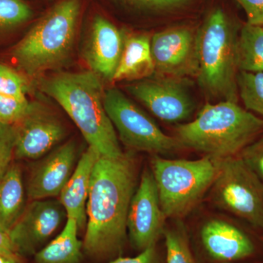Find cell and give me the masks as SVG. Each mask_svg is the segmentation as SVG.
<instances>
[{"label":"cell","instance_id":"6da1fadb","mask_svg":"<svg viewBox=\"0 0 263 263\" xmlns=\"http://www.w3.org/2000/svg\"><path fill=\"white\" fill-rule=\"evenodd\" d=\"M137 186L133 156H99L95 162L86 204V231L83 249L91 258L117 257L127 239V221Z\"/></svg>","mask_w":263,"mask_h":263},{"label":"cell","instance_id":"8fae6325","mask_svg":"<svg viewBox=\"0 0 263 263\" xmlns=\"http://www.w3.org/2000/svg\"><path fill=\"white\" fill-rule=\"evenodd\" d=\"M151 50L158 76H197V32L192 29L176 27L156 33L151 39Z\"/></svg>","mask_w":263,"mask_h":263},{"label":"cell","instance_id":"f1b7e54d","mask_svg":"<svg viewBox=\"0 0 263 263\" xmlns=\"http://www.w3.org/2000/svg\"><path fill=\"white\" fill-rule=\"evenodd\" d=\"M245 10L247 23L263 26V0H237Z\"/></svg>","mask_w":263,"mask_h":263},{"label":"cell","instance_id":"5bb4252c","mask_svg":"<svg viewBox=\"0 0 263 263\" xmlns=\"http://www.w3.org/2000/svg\"><path fill=\"white\" fill-rule=\"evenodd\" d=\"M77 146L68 141L41 160L33 168L27 184L31 200L60 197L77 164Z\"/></svg>","mask_w":263,"mask_h":263},{"label":"cell","instance_id":"4dcf8cb0","mask_svg":"<svg viewBox=\"0 0 263 263\" xmlns=\"http://www.w3.org/2000/svg\"><path fill=\"white\" fill-rule=\"evenodd\" d=\"M133 3L154 8V9L166 10L180 8L193 2V0H130Z\"/></svg>","mask_w":263,"mask_h":263},{"label":"cell","instance_id":"30bf717a","mask_svg":"<svg viewBox=\"0 0 263 263\" xmlns=\"http://www.w3.org/2000/svg\"><path fill=\"white\" fill-rule=\"evenodd\" d=\"M67 218L60 200H32L8 235L19 255H32L43 248Z\"/></svg>","mask_w":263,"mask_h":263},{"label":"cell","instance_id":"1f68e13d","mask_svg":"<svg viewBox=\"0 0 263 263\" xmlns=\"http://www.w3.org/2000/svg\"><path fill=\"white\" fill-rule=\"evenodd\" d=\"M0 254L20 256L10 239L9 235L1 229H0Z\"/></svg>","mask_w":263,"mask_h":263},{"label":"cell","instance_id":"d6a6232c","mask_svg":"<svg viewBox=\"0 0 263 263\" xmlns=\"http://www.w3.org/2000/svg\"><path fill=\"white\" fill-rule=\"evenodd\" d=\"M0 263H22L18 255L0 254Z\"/></svg>","mask_w":263,"mask_h":263},{"label":"cell","instance_id":"f546056e","mask_svg":"<svg viewBox=\"0 0 263 263\" xmlns=\"http://www.w3.org/2000/svg\"><path fill=\"white\" fill-rule=\"evenodd\" d=\"M109 263H160L156 245L152 246L134 257H117Z\"/></svg>","mask_w":263,"mask_h":263},{"label":"cell","instance_id":"44dd1931","mask_svg":"<svg viewBox=\"0 0 263 263\" xmlns=\"http://www.w3.org/2000/svg\"><path fill=\"white\" fill-rule=\"evenodd\" d=\"M238 72H263V26L247 23L237 41Z\"/></svg>","mask_w":263,"mask_h":263},{"label":"cell","instance_id":"484cf974","mask_svg":"<svg viewBox=\"0 0 263 263\" xmlns=\"http://www.w3.org/2000/svg\"><path fill=\"white\" fill-rule=\"evenodd\" d=\"M27 82L24 76L8 66L0 63V94L26 98Z\"/></svg>","mask_w":263,"mask_h":263},{"label":"cell","instance_id":"836d02e7","mask_svg":"<svg viewBox=\"0 0 263 263\" xmlns=\"http://www.w3.org/2000/svg\"><path fill=\"white\" fill-rule=\"evenodd\" d=\"M227 263H229V262H227Z\"/></svg>","mask_w":263,"mask_h":263},{"label":"cell","instance_id":"9c48e42d","mask_svg":"<svg viewBox=\"0 0 263 263\" xmlns=\"http://www.w3.org/2000/svg\"><path fill=\"white\" fill-rule=\"evenodd\" d=\"M152 171L146 169L132 197L127 221L128 237L138 251L156 245L163 235L165 220Z\"/></svg>","mask_w":263,"mask_h":263},{"label":"cell","instance_id":"4fadbf2b","mask_svg":"<svg viewBox=\"0 0 263 263\" xmlns=\"http://www.w3.org/2000/svg\"><path fill=\"white\" fill-rule=\"evenodd\" d=\"M14 157L37 160L61 141L65 128L41 105L31 103L29 111L15 124Z\"/></svg>","mask_w":263,"mask_h":263},{"label":"cell","instance_id":"d4e9b609","mask_svg":"<svg viewBox=\"0 0 263 263\" xmlns=\"http://www.w3.org/2000/svg\"><path fill=\"white\" fill-rule=\"evenodd\" d=\"M30 105L27 98L0 94V122L15 125L25 117Z\"/></svg>","mask_w":263,"mask_h":263},{"label":"cell","instance_id":"ba28073f","mask_svg":"<svg viewBox=\"0 0 263 263\" xmlns=\"http://www.w3.org/2000/svg\"><path fill=\"white\" fill-rule=\"evenodd\" d=\"M104 106L121 141L132 149L160 155L181 148L175 137L163 133L153 119L120 90L111 88L105 91Z\"/></svg>","mask_w":263,"mask_h":263},{"label":"cell","instance_id":"e0dca14e","mask_svg":"<svg viewBox=\"0 0 263 263\" xmlns=\"http://www.w3.org/2000/svg\"><path fill=\"white\" fill-rule=\"evenodd\" d=\"M99 156L91 147H88L78 161L72 176L60 195V200L65 209L67 218L75 219L79 230H84L87 222L86 204L91 175Z\"/></svg>","mask_w":263,"mask_h":263},{"label":"cell","instance_id":"277c9868","mask_svg":"<svg viewBox=\"0 0 263 263\" xmlns=\"http://www.w3.org/2000/svg\"><path fill=\"white\" fill-rule=\"evenodd\" d=\"M237 41L234 26L219 8L197 32V81L211 98L238 103Z\"/></svg>","mask_w":263,"mask_h":263},{"label":"cell","instance_id":"2e32d148","mask_svg":"<svg viewBox=\"0 0 263 263\" xmlns=\"http://www.w3.org/2000/svg\"><path fill=\"white\" fill-rule=\"evenodd\" d=\"M202 247L209 257L223 263L248 258L255 253L253 240L238 227L221 219H211L200 233Z\"/></svg>","mask_w":263,"mask_h":263},{"label":"cell","instance_id":"8992f818","mask_svg":"<svg viewBox=\"0 0 263 263\" xmlns=\"http://www.w3.org/2000/svg\"><path fill=\"white\" fill-rule=\"evenodd\" d=\"M221 159L167 160L154 155L152 174L166 217L181 219L193 210L212 187Z\"/></svg>","mask_w":263,"mask_h":263},{"label":"cell","instance_id":"7c38bea8","mask_svg":"<svg viewBox=\"0 0 263 263\" xmlns=\"http://www.w3.org/2000/svg\"><path fill=\"white\" fill-rule=\"evenodd\" d=\"M183 79L167 76L147 78L128 86V90L155 117L164 122H179L187 119L194 110Z\"/></svg>","mask_w":263,"mask_h":263},{"label":"cell","instance_id":"52a82bcc","mask_svg":"<svg viewBox=\"0 0 263 263\" xmlns=\"http://www.w3.org/2000/svg\"><path fill=\"white\" fill-rule=\"evenodd\" d=\"M210 190L216 206L263 232V181L239 155L221 159Z\"/></svg>","mask_w":263,"mask_h":263},{"label":"cell","instance_id":"83f0119b","mask_svg":"<svg viewBox=\"0 0 263 263\" xmlns=\"http://www.w3.org/2000/svg\"><path fill=\"white\" fill-rule=\"evenodd\" d=\"M240 158L263 181V139L252 142L239 153Z\"/></svg>","mask_w":263,"mask_h":263},{"label":"cell","instance_id":"7402d4cb","mask_svg":"<svg viewBox=\"0 0 263 263\" xmlns=\"http://www.w3.org/2000/svg\"><path fill=\"white\" fill-rule=\"evenodd\" d=\"M237 84L246 109L263 117V72H238Z\"/></svg>","mask_w":263,"mask_h":263},{"label":"cell","instance_id":"603a6c76","mask_svg":"<svg viewBox=\"0 0 263 263\" xmlns=\"http://www.w3.org/2000/svg\"><path fill=\"white\" fill-rule=\"evenodd\" d=\"M163 235L165 240L167 263H196L182 224L165 228Z\"/></svg>","mask_w":263,"mask_h":263},{"label":"cell","instance_id":"7a4b0ae2","mask_svg":"<svg viewBox=\"0 0 263 263\" xmlns=\"http://www.w3.org/2000/svg\"><path fill=\"white\" fill-rule=\"evenodd\" d=\"M39 86L61 105L99 155L117 158L124 155L104 106L101 78L91 70L60 72L41 79Z\"/></svg>","mask_w":263,"mask_h":263},{"label":"cell","instance_id":"d6986e66","mask_svg":"<svg viewBox=\"0 0 263 263\" xmlns=\"http://www.w3.org/2000/svg\"><path fill=\"white\" fill-rule=\"evenodd\" d=\"M25 207L22 171L11 164L0 179V229L8 234Z\"/></svg>","mask_w":263,"mask_h":263},{"label":"cell","instance_id":"ffe728a7","mask_svg":"<svg viewBox=\"0 0 263 263\" xmlns=\"http://www.w3.org/2000/svg\"><path fill=\"white\" fill-rule=\"evenodd\" d=\"M79 226L67 218L61 233L34 254L36 263H80L83 242L78 237Z\"/></svg>","mask_w":263,"mask_h":263},{"label":"cell","instance_id":"3957f363","mask_svg":"<svg viewBox=\"0 0 263 263\" xmlns=\"http://www.w3.org/2000/svg\"><path fill=\"white\" fill-rule=\"evenodd\" d=\"M262 133V118L223 100L207 104L195 120L178 126L175 138L181 147L226 159L238 155Z\"/></svg>","mask_w":263,"mask_h":263},{"label":"cell","instance_id":"9a60e30c","mask_svg":"<svg viewBox=\"0 0 263 263\" xmlns=\"http://www.w3.org/2000/svg\"><path fill=\"white\" fill-rule=\"evenodd\" d=\"M124 42L122 33L111 22L100 15L95 17L84 50L91 72L103 80L113 81Z\"/></svg>","mask_w":263,"mask_h":263},{"label":"cell","instance_id":"4316f807","mask_svg":"<svg viewBox=\"0 0 263 263\" xmlns=\"http://www.w3.org/2000/svg\"><path fill=\"white\" fill-rule=\"evenodd\" d=\"M15 141L14 125L0 122V179L11 164L14 156Z\"/></svg>","mask_w":263,"mask_h":263},{"label":"cell","instance_id":"5b68a950","mask_svg":"<svg viewBox=\"0 0 263 263\" xmlns=\"http://www.w3.org/2000/svg\"><path fill=\"white\" fill-rule=\"evenodd\" d=\"M79 0H63L39 19L13 47L12 57L27 75L58 67L70 56L75 41Z\"/></svg>","mask_w":263,"mask_h":263},{"label":"cell","instance_id":"ac0fdd59","mask_svg":"<svg viewBox=\"0 0 263 263\" xmlns=\"http://www.w3.org/2000/svg\"><path fill=\"white\" fill-rule=\"evenodd\" d=\"M155 74L151 39L143 34L124 38L120 61L113 81L141 80Z\"/></svg>","mask_w":263,"mask_h":263},{"label":"cell","instance_id":"cb8c5ba5","mask_svg":"<svg viewBox=\"0 0 263 263\" xmlns=\"http://www.w3.org/2000/svg\"><path fill=\"white\" fill-rule=\"evenodd\" d=\"M32 15V9L23 0H0V29L20 25Z\"/></svg>","mask_w":263,"mask_h":263}]
</instances>
